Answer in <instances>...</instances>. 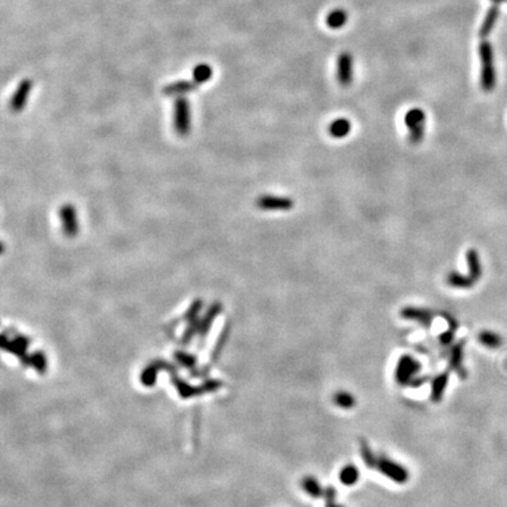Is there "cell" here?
Masks as SVG:
<instances>
[{"mask_svg": "<svg viewBox=\"0 0 507 507\" xmlns=\"http://www.w3.org/2000/svg\"><path fill=\"white\" fill-rule=\"evenodd\" d=\"M405 126L409 130V140L412 145H418L424 140L426 115L421 108H411L405 114Z\"/></svg>", "mask_w": 507, "mask_h": 507, "instance_id": "obj_3", "label": "cell"}, {"mask_svg": "<svg viewBox=\"0 0 507 507\" xmlns=\"http://www.w3.org/2000/svg\"><path fill=\"white\" fill-rule=\"evenodd\" d=\"M212 77V68L208 64H199L193 70V80L197 84H205Z\"/></svg>", "mask_w": 507, "mask_h": 507, "instance_id": "obj_21", "label": "cell"}, {"mask_svg": "<svg viewBox=\"0 0 507 507\" xmlns=\"http://www.w3.org/2000/svg\"><path fill=\"white\" fill-rule=\"evenodd\" d=\"M328 131L334 139H343L351 131V122L346 118H338L329 125Z\"/></svg>", "mask_w": 507, "mask_h": 507, "instance_id": "obj_14", "label": "cell"}, {"mask_svg": "<svg viewBox=\"0 0 507 507\" xmlns=\"http://www.w3.org/2000/svg\"><path fill=\"white\" fill-rule=\"evenodd\" d=\"M256 206L258 209L265 211H288L294 208L295 201L288 196L265 194V195L258 196V199L256 200Z\"/></svg>", "mask_w": 507, "mask_h": 507, "instance_id": "obj_6", "label": "cell"}, {"mask_svg": "<svg viewBox=\"0 0 507 507\" xmlns=\"http://www.w3.org/2000/svg\"><path fill=\"white\" fill-rule=\"evenodd\" d=\"M361 455H362L363 460H364L365 465L369 466L370 468H374L377 456L375 455L374 451L370 449V446L368 445V443H366V441H362L361 443Z\"/></svg>", "mask_w": 507, "mask_h": 507, "instance_id": "obj_24", "label": "cell"}, {"mask_svg": "<svg viewBox=\"0 0 507 507\" xmlns=\"http://www.w3.org/2000/svg\"><path fill=\"white\" fill-rule=\"evenodd\" d=\"M492 1L494 2V4L500 5V4H504V2H507V0H492Z\"/></svg>", "mask_w": 507, "mask_h": 507, "instance_id": "obj_25", "label": "cell"}, {"mask_svg": "<svg viewBox=\"0 0 507 507\" xmlns=\"http://www.w3.org/2000/svg\"><path fill=\"white\" fill-rule=\"evenodd\" d=\"M479 342L483 344L484 346L488 347V349H497L502 345L503 340L502 337L496 333H492V331H483L479 335Z\"/></svg>", "mask_w": 507, "mask_h": 507, "instance_id": "obj_23", "label": "cell"}, {"mask_svg": "<svg viewBox=\"0 0 507 507\" xmlns=\"http://www.w3.org/2000/svg\"><path fill=\"white\" fill-rule=\"evenodd\" d=\"M59 216H60L61 228L65 236L70 237V239L78 236L80 231V224L79 218H78V211L74 208V206L71 203L62 205L60 211H59Z\"/></svg>", "mask_w": 507, "mask_h": 507, "instance_id": "obj_7", "label": "cell"}, {"mask_svg": "<svg viewBox=\"0 0 507 507\" xmlns=\"http://www.w3.org/2000/svg\"><path fill=\"white\" fill-rule=\"evenodd\" d=\"M499 14H500L499 5L493 4L490 8H488L486 15H485L483 24H481V26H480V30H479V36H480V38H487L488 36H490L491 32L493 31L494 26H496V23H497L498 18H499Z\"/></svg>", "mask_w": 507, "mask_h": 507, "instance_id": "obj_12", "label": "cell"}, {"mask_svg": "<svg viewBox=\"0 0 507 507\" xmlns=\"http://www.w3.org/2000/svg\"><path fill=\"white\" fill-rule=\"evenodd\" d=\"M422 365L417 359L410 355H403L397 363L394 378L400 386L417 387L419 384L424 383V380L419 377Z\"/></svg>", "mask_w": 507, "mask_h": 507, "instance_id": "obj_1", "label": "cell"}, {"mask_svg": "<svg viewBox=\"0 0 507 507\" xmlns=\"http://www.w3.org/2000/svg\"><path fill=\"white\" fill-rule=\"evenodd\" d=\"M400 316L408 321H415L422 327H431L433 322V314L427 309L416 308V306H405L400 310Z\"/></svg>", "mask_w": 507, "mask_h": 507, "instance_id": "obj_10", "label": "cell"}, {"mask_svg": "<svg viewBox=\"0 0 507 507\" xmlns=\"http://www.w3.org/2000/svg\"><path fill=\"white\" fill-rule=\"evenodd\" d=\"M447 381H449V374H447V372L438 375L433 380V381H432L431 399L433 400V402H439V400L443 398V393L446 389Z\"/></svg>", "mask_w": 507, "mask_h": 507, "instance_id": "obj_16", "label": "cell"}, {"mask_svg": "<svg viewBox=\"0 0 507 507\" xmlns=\"http://www.w3.org/2000/svg\"><path fill=\"white\" fill-rule=\"evenodd\" d=\"M374 468H377L381 474L397 484H405L409 480V472L406 468L387 457L377 456Z\"/></svg>", "mask_w": 507, "mask_h": 507, "instance_id": "obj_5", "label": "cell"}, {"mask_svg": "<svg viewBox=\"0 0 507 507\" xmlns=\"http://www.w3.org/2000/svg\"><path fill=\"white\" fill-rule=\"evenodd\" d=\"M334 403L336 404L338 408L347 410L355 406L356 399L351 393L347 391H338L334 396Z\"/></svg>", "mask_w": 507, "mask_h": 507, "instance_id": "obj_22", "label": "cell"}, {"mask_svg": "<svg viewBox=\"0 0 507 507\" xmlns=\"http://www.w3.org/2000/svg\"><path fill=\"white\" fill-rule=\"evenodd\" d=\"M336 78L340 86H350L353 79V60L349 52L338 55L336 62Z\"/></svg>", "mask_w": 507, "mask_h": 507, "instance_id": "obj_8", "label": "cell"}, {"mask_svg": "<svg viewBox=\"0 0 507 507\" xmlns=\"http://www.w3.org/2000/svg\"><path fill=\"white\" fill-rule=\"evenodd\" d=\"M33 88V81L31 79H24L19 83L17 89L14 90L9 101V107L14 113H20L26 106L27 100Z\"/></svg>", "mask_w": 507, "mask_h": 507, "instance_id": "obj_9", "label": "cell"}, {"mask_svg": "<svg viewBox=\"0 0 507 507\" xmlns=\"http://www.w3.org/2000/svg\"><path fill=\"white\" fill-rule=\"evenodd\" d=\"M174 128L180 136H187L192 129L190 103L184 96H178L174 102Z\"/></svg>", "mask_w": 507, "mask_h": 507, "instance_id": "obj_4", "label": "cell"}, {"mask_svg": "<svg viewBox=\"0 0 507 507\" xmlns=\"http://www.w3.org/2000/svg\"><path fill=\"white\" fill-rule=\"evenodd\" d=\"M463 345H464V342H460L459 344H457V345L452 346V349H451L450 368L452 369V370L458 372L462 377H464V370H463V366H462Z\"/></svg>", "mask_w": 507, "mask_h": 507, "instance_id": "obj_18", "label": "cell"}, {"mask_svg": "<svg viewBox=\"0 0 507 507\" xmlns=\"http://www.w3.org/2000/svg\"><path fill=\"white\" fill-rule=\"evenodd\" d=\"M466 262H467L468 276L477 283V281L480 280L481 274H483V267H481L480 257H479L477 250L468 249L466 252Z\"/></svg>", "mask_w": 507, "mask_h": 507, "instance_id": "obj_13", "label": "cell"}, {"mask_svg": "<svg viewBox=\"0 0 507 507\" xmlns=\"http://www.w3.org/2000/svg\"><path fill=\"white\" fill-rule=\"evenodd\" d=\"M197 86H199V84H197L194 80H180L175 81L173 84H169L166 87H164L162 93L167 96H182L183 94L193 92L194 89L197 88Z\"/></svg>", "mask_w": 507, "mask_h": 507, "instance_id": "obj_11", "label": "cell"}, {"mask_svg": "<svg viewBox=\"0 0 507 507\" xmlns=\"http://www.w3.org/2000/svg\"><path fill=\"white\" fill-rule=\"evenodd\" d=\"M480 58V86L485 92H491L496 87V68H494L493 48L488 42H481L478 47Z\"/></svg>", "mask_w": 507, "mask_h": 507, "instance_id": "obj_2", "label": "cell"}, {"mask_svg": "<svg viewBox=\"0 0 507 507\" xmlns=\"http://www.w3.org/2000/svg\"><path fill=\"white\" fill-rule=\"evenodd\" d=\"M302 488L306 494H309L312 498H319L324 494V491L319 481L311 475H306L302 479Z\"/></svg>", "mask_w": 507, "mask_h": 507, "instance_id": "obj_17", "label": "cell"}, {"mask_svg": "<svg viewBox=\"0 0 507 507\" xmlns=\"http://www.w3.org/2000/svg\"><path fill=\"white\" fill-rule=\"evenodd\" d=\"M325 21H327V25L330 28H333V30H338V28L343 27L344 25L346 24L347 13L342 8L334 9L333 12H330V13L327 15Z\"/></svg>", "mask_w": 507, "mask_h": 507, "instance_id": "obj_19", "label": "cell"}, {"mask_svg": "<svg viewBox=\"0 0 507 507\" xmlns=\"http://www.w3.org/2000/svg\"><path fill=\"white\" fill-rule=\"evenodd\" d=\"M446 282L449 286L457 289H468L475 284V282L468 275L466 276L458 271H450L446 276Z\"/></svg>", "mask_w": 507, "mask_h": 507, "instance_id": "obj_15", "label": "cell"}, {"mask_svg": "<svg viewBox=\"0 0 507 507\" xmlns=\"http://www.w3.org/2000/svg\"><path fill=\"white\" fill-rule=\"evenodd\" d=\"M358 478H359V471L355 465H351V464L345 465L339 472L340 483H342L343 485H345V486H351V485H355L357 481H358Z\"/></svg>", "mask_w": 507, "mask_h": 507, "instance_id": "obj_20", "label": "cell"}]
</instances>
